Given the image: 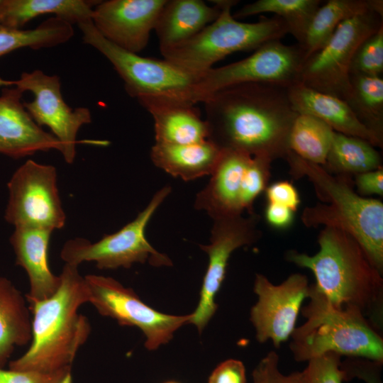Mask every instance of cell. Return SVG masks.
I'll return each mask as SVG.
<instances>
[{"label":"cell","mask_w":383,"mask_h":383,"mask_svg":"<svg viewBox=\"0 0 383 383\" xmlns=\"http://www.w3.org/2000/svg\"><path fill=\"white\" fill-rule=\"evenodd\" d=\"M208 140L221 150L272 161L285 159L290 131L298 113L288 87L244 83L216 91L204 101Z\"/></svg>","instance_id":"6da1fadb"},{"label":"cell","mask_w":383,"mask_h":383,"mask_svg":"<svg viewBox=\"0 0 383 383\" xmlns=\"http://www.w3.org/2000/svg\"><path fill=\"white\" fill-rule=\"evenodd\" d=\"M320 249L313 255L294 250L287 261L311 270L313 287L338 307L359 309L372 326L382 325L383 278L360 244L346 232L324 227L318 236Z\"/></svg>","instance_id":"7a4b0ae2"},{"label":"cell","mask_w":383,"mask_h":383,"mask_svg":"<svg viewBox=\"0 0 383 383\" xmlns=\"http://www.w3.org/2000/svg\"><path fill=\"white\" fill-rule=\"evenodd\" d=\"M60 284L50 297L28 304L32 317V339L26 352L9 362L18 371L55 372L72 367L79 348L91 332L88 318L79 313L89 303L84 277L78 266L66 264Z\"/></svg>","instance_id":"3957f363"},{"label":"cell","mask_w":383,"mask_h":383,"mask_svg":"<svg viewBox=\"0 0 383 383\" xmlns=\"http://www.w3.org/2000/svg\"><path fill=\"white\" fill-rule=\"evenodd\" d=\"M285 160L294 177H306L322 201L303 211L306 227L321 225L340 229L360 244L372 265L383 274V204L355 192L344 174L333 175L323 167L289 151Z\"/></svg>","instance_id":"277c9868"},{"label":"cell","mask_w":383,"mask_h":383,"mask_svg":"<svg viewBox=\"0 0 383 383\" xmlns=\"http://www.w3.org/2000/svg\"><path fill=\"white\" fill-rule=\"evenodd\" d=\"M309 301L301 309L306 321L292 333L290 350L297 362L327 353L383 362V338L354 307H338L310 285Z\"/></svg>","instance_id":"5b68a950"},{"label":"cell","mask_w":383,"mask_h":383,"mask_svg":"<svg viewBox=\"0 0 383 383\" xmlns=\"http://www.w3.org/2000/svg\"><path fill=\"white\" fill-rule=\"evenodd\" d=\"M221 8L218 17L189 40L161 50L163 58L189 73L201 75L217 62L238 51L256 50L289 33L279 16H262L255 23L234 18L231 8L237 1H215Z\"/></svg>","instance_id":"8992f818"},{"label":"cell","mask_w":383,"mask_h":383,"mask_svg":"<svg viewBox=\"0 0 383 383\" xmlns=\"http://www.w3.org/2000/svg\"><path fill=\"white\" fill-rule=\"evenodd\" d=\"M84 43L101 52L124 82L126 92L138 101L157 99L197 104L201 75L177 67L164 58L142 57L106 40L91 21L78 25Z\"/></svg>","instance_id":"52a82bcc"},{"label":"cell","mask_w":383,"mask_h":383,"mask_svg":"<svg viewBox=\"0 0 383 383\" xmlns=\"http://www.w3.org/2000/svg\"><path fill=\"white\" fill-rule=\"evenodd\" d=\"M170 192V186L160 189L132 221L99 241L91 243L82 238L67 240L60 252L62 260L76 266L95 262L101 270L130 268L134 263L145 262L155 267L171 266L169 257L155 250L145 236L149 221Z\"/></svg>","instance_id":"ba28073f"},{"label":"cell","mask_w":383,"mask_h":383,"mask_svg":"<svg viewBox=\"0 0 383 383\" xmlns=\"http://www.w3.org/2000/svg\"><path fill=\"white\" fill-rule=\"evenodd\" d=\"M382 16L369 11L340 23L328 41L304 60L299 82L345 101L350 91V69L354 54L383 26Z\"/></svg>","instance_id":"9c48e42d"},{"label":"cell","mask_w":383,"mask_h":383,"mask_svg":"<svg viewBox=\"0 0 383 383\" xmlns=\"http://www.w3.org/2000/svg\"><path fill=\"white\" fill-rule=\"evenodd\" d=\"M84 279L89 303L99 314L116 320L121 326L139 328L149 350L169 343L176 331L190 323L192 313L177 316L155 310L144 303L132 289L112 277L89 274Z\"/></svg>","instance_id":"30bf717a"},{"label":"cell","mask_w":383,"mask_h":383,"mask_svg":"<svg viewBox=\"0 0 383 383\" xmlns=\"http://www.w3.org/2000/svg\"><path fill=\"white\" fill-rule=\"evenodd\" d=\"M11 86L33 94L32 101L23 102L24 107L39 126H48L60 142L61 153L67 163L73 162L77 143L107 145L106 140H77L80 128L91 121V112L87 108L72 109L66 104L58 76L48 75L35 70L22 73L19 79L7 80L0 77V87Z\"/></svg>","instance_id":"8fae6325"},{"label":"cell","mask_w":383,"mask_h":383,"mask_svg":"<svg viewBox=\"0 0 383 383\" xmlns=\"http://www.w3.org/2000/svg\"><path fill=\"white\" fill-rule=\"evenodd\" d=\"M5 219L15 228L53 231L65 226L66 215L57 186L55 167L28 160L8 183Z\"/></svg>","instance_id":"7c38bea8"},{"label":"cell","mask_w":383,"mask_h":383,"mask_svg":"<svg viewBox=\"0 0 383 383\" xmlns=\"http://www.w3.org/2000/svg\"><path fill=\"white\" fill-rule=\"evenodd\" d=\"M304 60V51L299 44L269 41L241 60L213 67L202 74L198 85L201 102L216 91L240 84L266 83L289 87L299 82Z\"/></svg>","instance_id":"4fadbf2b"},{"label":"cell","mask_w":383,"mask_h":383,"mask_svg":"<svg viewBox=\"0 0 383 383\" xmlns=\"http://www.w3.org/2000/svg\"><path fill=\"white\" fill-rule=\"evenodd\" d=\"M260 217L255 213L213 219L210 243L200 245L208 255V266L200 290L196 309L192 313L189 323L199 333L215 314L216 298L226 277L228 260L237 249L255 243L262 237L258 227Z\"/></svg>","instance_id":"5bb4252c"},{"label":"cell","mask_w":383,"mask_h":383,"mask_svg":"<svg viewBox=\"0 0 383 383\" xmlns=\"http://www.w3.org/2000/svg\"><path fill=\"white\" fill-rule=\"evenodd\" d=\"M309 289V279L303 274H292L279 284L256 274L253 291L257 301L250 309V320L259 343L270 340L279 348L291 337Z\"/></svg>","instance_id":"9a60e30c"},{"label":"cell","mask_w":383,"mask_h":383,"mask_svg":"<svg viewBox=\"0 0 383 383\" xmlns=\"http://www.w3.org/2000/svg\"><path fill=\"white\" fill-rule=\"evenodd\" d=\"M166 0L99 1L93 8L91 22L106 40L138 54L147 46Z\"/></svg>","instance_id":"2e32d148"},{"label":"cell","mask_w":383,"mask_h":383,"mask_svg":"<svg viewBox=\"0 0 383 383\" xmlns=\"http://www.w3.org/2000/svg\"><path fill=\"white\" fill-rule=\"evenodd\" d=\"M23 92L13 86L1 87L0 153L21 158L53 149L61 152L60 142L39 126L25 109L21 100Z\"/></svg>","instance_id":"e0dca14e"},{"label":"cell","mask_w":383,"mask_h":383,"mask_svg":"<svg viewBox=\"0 0 383 383\" xmlns=\"http://www.w3.org/2000/svg\"><path fill=\"white\" fill-rule=\"evenodd\" d=\"M253 156L222 150L211 179L196 194L194 208L211 218L243 215L240 194L246 170Z\"/></svg>","instance_id":"ac0fdd59"},{"label":"cell","mask_w":383,"mask_h":383,"mask_svg":"<svg viewBox=\"0 0 383 383\" xmlns=\"http://www.w3.org/2000/svg\"><path fill=\"white\" fill-rule=\"evenodd\" d=\"M52 231L33 228H15L10 243L16 264L26 272L30 284L25 296L28 304L51 296L60 284L48 263V247Z\"/></svg>","instance_id":"d6986e66"},{"label":"cell","mask_w":383,"mask_h":383,"mask_svg":"<svg viewBox=\"0 0 383 383\" xmlns=\"http://www.w3.org/2000/svg\"><path fill=\"white\" fill-rule=\"evenodd\" d=\"M288 96L293 109L298 113L313 116L335 132L360 138L374 147L382 148L383 143L359 121L344 100L300 82L288 87Z\"/></svg>","instance_id":"ffe728a7"},{"label":"cell","mask_w":383,"mask_h":383,"mask_svg":"<svg viewBox=\"0 0 383 383\" xmlns=\"http://www.w3.org/2000/svg\"><path fill=\"white\" fill-rule=\"evenodd\" d=\"M138 102L153 118L155 143L183 145L208 140L206 122L195 104L157 99Z\"/></svg>","instance_id":"44dd1931"},{"label":"cell","mask_w":383,"mask_h":383,"mask_svg":"<svg viewBox=\"0 0 383 383\" xmlns=\"http://www.w3.org/2000/svg\"><path fill=\"white\" fill-rule=\"evenodd\" d=\"M213 2L209 6L201 0H166L154 28L160 51L189 40L213 22L221 11Z\"/></svg>","instance_id":"7402d4cb"},{"label":"cell","mask_w":383,"mask_h":383,"mask_svg":"<svg viewBox=\"0 0 383 383\" xmlns=\"http://www.w3.org/2000/svg\"><path fill=\"white\" fill-rule=\"evenodd\" d=\"M221 152L209 140L183 145L155 143L151 148L150 158L157 167L188 182L211 175Z\"/></svg>","instance_id":"603a6c76"},{"label":"cell","mask_w":383,"mask_h":383,"mask_svg":"<svg viewBox=\"0 0 383 383\" xmlns=\"http://www.w3.org/2000/svg\"><path fill=\"white\" fill-rule=\"evenodd\" d=\"M26 296L7 278L0 277V367L16 346L32 339V317Z\"/></svg>","instance_id":"cb8c5ba5"},{"label":"cell","mask_w":383,"mask_h":383,"mask_svg":"<svg viewBox=\"0 0 383 383\" xmlns=\"http://www.w3.org/2000/svg\"><path fill=\"white\" fill-rule=\"evenodd\" d=\"M99 1L86 0H1L0 24L21 29L28 21L45 14H54L73 25L91 21Z\"/></svg>","instance_id":"d4e9b609"},{"label":"cell","mask_w":383,"mask_h":383,"mask_svg":"<svg viewBox=\"0 0 383 383\" xmlns=\"http://www.w3.org/2000/svg\"><path fill=\"white\" fill-rule=\"evenodd\" d=\"M369 11L383 13L382 0H329L315 12L301 45L305 60L319 50L331 38L340 23Z\"/></svg>","instance_id":"484cf974"},{"label":"cell","mask_w":383,"mask_h":383,"mask_svg":"<svg viewBox=\"0 0 383 383\" xmlns=\"http://www.w3.org/2000/svg\"><path fill=\"white\" fill-rule=\"evenodd\" d=\"M324 166L328 171L344 175L382 167L381 156L372 144L335 131Z\"/></svg>","instance_id":"4316f807"},{"label":"cell","mask_w":383,"mask_h":383,"mask_svg":"<svg viewBox=\"0 0 383 383\" xmlns=\"http://www.w3.org/2000/svg\"><path fill=\"white\" fill-rule=\"evenodd\" d=\"M74 35L73 26L52 16L33 29H18L0 24V57L15 50L49 48L65 43Z\"/></svg>","instance_id":"83f0119b"},{"label":"cell","mask_w":383,"mask_h":383,"mask_svg":"<svg viewBox=\"0 0 383 383\" xmlns=\"http://www.w3.org/2000/svg\"><path fill=\"white\" fill-rule=\"evenodd\" d=\"M350 91L345 101L359 121L383 143V79L350 75Z\"/></svg>","instance_id":"f1b7e54d"},{"label":"cell","mask_w":383,"mask_h":383,"mask_svg":"<svg viewBox=\"0 0 383 383\" xmlns=\"http://www.w3.org/2000/svg\"><path fill=\"white\" fill-rule=\"evenodd\" d=\"M321 0H257L245 4L233 16L235 19L272 13L287 24L289 33L302 45L311 21L321 5Z\"/></svg>","instance_id":"f546056e"},{"label":"cell","mask_w":383,"mask_h":383,"mask_svg":"<svg viewBox=\"0 0 383 383\" xmlns=\"http://www.w3.org/2000/svg\"><path fill=\"white\" fill-rule=\"evenodd\" d=\"M334 132L322 121L310 115L298 113L289 136V151L306 161L323 167Z\"/></svg>","instance_id":"4dcf8cb0"},{"label":"cell","mask_w":383,"mask_h":383,"mask_svg":"<svg viewBox=\"0 0 383 383\" xmlns=\"http://www.w3.org/2000/svg\"><path fill=\"white\" fill-rule=\"evenodd\" d=\"M383 72V26L367 37L356 50L350 74L381 77Z\"/></svg>","instance_id":"1f68e13d"},{"label":"cell","mask_w":383,"mask_h":383,"mask_svg":"<svg viewBox=\"0 0 383 383\" xmlns=\"http://www.w3.org/2000/svg\"><path fill=\"white\" fill-rule=\"evenodd\" d=\"M272 160L264 157H252L245 173L240 194L243 211L252 212L255 199L267 187Z\"/></svg>","instance_id":"d6a6232c"},{"label":"cell","mask_w":383,"mask_h":383,"mask_svg":"<svg viewBox=\"0 0 383 383\" xmlns=\"http://www.w3.org/2000/svg\"><path fill=\"white\" fill-rule=\"evenodd\" d=\"M279 365V355L275 351H270L254 368L252 383H308L306 368L284 374L280 371Z\"/></svg>","instance_id":"836d02e7"},{"label":"cell","mask_w":383,"mask_h":383,"mask_svg":"<svg viewBox=\"0 0 383 383\" xmlns=\"http://www.w3.org/2000/svg\"><path fill=\"white\" fill-rule=\"evenodd\" d=\"M340 358L337 353H327L309 360L306 367L308 383H343Z\"/></svg>","instance_id":"e575fe53"},{"label":"cell","mask_w":383,"mask_h":383,"mask_svg":"<svg viewBox=\"0 0 383 383\" xmlns=\"http://www.w3.org/2000/svg\"><path fill=\"white\" fill-rule=\"evenodd\" d=\"M383 362L360 357H348L341 362L344 379L354 378L362 379L365 383H382L381 370Z\"/></svg>","instance_id":"d590c367"},{"label":"cell","mask_w":383,"mask_h":383,"mask_svg":"<svg viewBox=\"0 0 383 383\" xmlns=\"http://www.w3.org/2000/svg\"><path fill=\"white\" fill-rule=\"evenodd\" d=\"M69 372H71V368L46 373L0 367V383H59Z\"/></svg>","instance_id":"8d00e7d4"},{"label":"cell","mask_w":383,"mask_h":383,"mask_svg":"<svg viewBox=\"0 0 383 383\" xmlns=\"http://www.w3.org/2000/svg\"><path fill=\"white\" fill-rule=\"evenodd\" d=\"M268 203L287 207L295 212L301 202L296 187L288 181H279L268 186L266 189Z\"/></svg>","instance_id":"74e56055"},{"label":"cell","mask_w":383,"mask_h":383,"mask_svg":"<svg viewBox=\"0 0 383 383\" xmlns=\"http://www.w3.org/2000/svg\"><path fill=\"white\" fill-rule=\"evenodd\" d=\"M208 383H246L244 364L236 359H228L211 372Z\"/></svg>","instance_id":"f35d334b"},{"label":"cell","mask_w":383,"mask_h":383,"mask_svg":"<svg viewBox=\"0 0 383 383\" xmlns=\"http://www.w3.org/2000/svg\"><path fill=\"white\" fill-rule=\"evenodd\" d=\"M357 192L361 195H383V169L379 168L356 174Z\"/></svg>","instance_id":"ab89813d"},{"label":"cell","mask_w":383,"mask_h":383,"mask_svg":"<svg viewBox=\"0 0 383 383\" xmlns=\"http://www.w3.org/2000/svg\"><path fill=\"white\" fill-rule=\"evenodd\" d=\"M294 211L275 204L268 203L265 209V218L267 223L276 228L289 227L294 221Z\"/></svg>","instance_id":"60d3db41"},{"label":"cell","mask_w":383,"mask_h":383,"mask_svg":"<svg viewBox=\"0 0 383 383\" xmlns=\"http://www.w3.org/2000/svg\"><path fill=\"white\" fill-rule=\"evenodd\" d=\"M59 383H72L71 372L67 373Z\"/></svg>","instance_id":"b9f144b4"},{"label":"cell","mask_w":383,"mask_h":383,"mask_svg":"<svg viewBox=\"0 0 383 383\" xmlns=\"http://www.w3.org/2000/svg\"><path fill=\"white\" fill-rule=\"evenodd\" d=\"M164 383H179V382H175V381H168V382H164Z\"/></svg>","instance_id":"7bdbcfd3"}]
</instances>
